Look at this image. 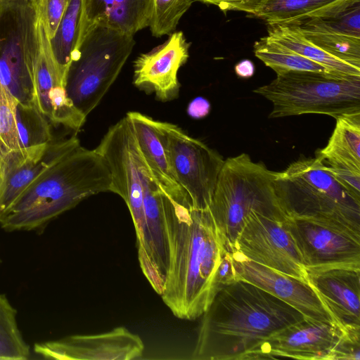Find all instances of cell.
<instances>
[{
	"mask_svg": "<svg viewBox=\"0 0 360 360\" xmlns=\"http://www.w3.org/2000/svg\"><path fill=\"white\" fill-rule=\"evenodd\" d=\"M162 193L167 265L160 296L174 316L191 321L217 293V271L227 250L209 207H195L188 194Z\"/></svg>",
	"mask_w": 360,
	"mask_h": 360,
	"instance_id": "obj_1",
	"label": "cell"
},
{
	"mask_svg": "<svg viewBox=\"0 0 360 360\" xmlns=\"http://www.w3.org/2000/svg\"><path fill=\"white\" fill-rule=\"evenodd\" d=\"M304 318L294 307L243 279L221 288L202 315L195 360H245L263 340Z\"/></svg>",
	"mask_w": 360,
	"mask_h": 360,
	"instance_id": "obj_2",
	"label": "cell"
},
{
	"mask_svg": "<svg viewBox=\"0 0 360 360\" xmlns=\"http://www.w3.org/2000/svg\"><path fill=\"white\" fill-rule=\"evenodd\" d=\"M108 164L96 149L81 145L50 165L0 219L6 231L44 227L84 198L111 191Z\"/></svg>",
	"mask_w": 360,
	"mask_h": 360,
	"instance_id": "obj_3",
	"label": "cell"
},
{
	"mask_svg": "<svg viewBox=\"0 0 360 360\" xmlns=\"http://www.w3.org/2000/svg\"><path fill=\"white\" fill-rule=\"evenodd\" d=\"M276 172L253 162L245 153L224 160L209 206L226 249L235 251L237 237L253 212L285 221L287 215L276 195Z\"/></svg>",
	"mask_w": 360,
	"mask_h": 360,
	"instance_id": "obj_4",
	"label": "cell"
},
{
	"mask_svg": "<svg viewBox=\"0 0 360 360\" xmlns=\"http://www.w3.org/2000/svg\"><path fill=\"white\" fill-rule=\"evenodd\" d=\"M274 186L287 217L333 221L360 231V200L335 180L317 156L276 172Z\"/></svg>",
	"mask_w": 360,
	"mask_h": 360,
	"instance_id": "obj_5",
	"label": "cell"
},
{
	"mask_svg": "<svg viewBox=\"0 0 360 360\" xmlns=\"http://www.w3.org/2000/svg\"><path fill=\"white\" fill-rule=\"evenodd\" d=\"M253 91L273 104L269 118L321 114L334 118L360 112V77L290 71Z\"/></svg>",
	"mask_w": 360,
	"mask_h": 360,
	"instance_id": "obj_6",
	"label": "cell"
},
{
	"mask_svg": "<svg viewBox=\"0 0 360 360\" xmlns=\"http://www.w3.org/2000/svg\"><path fill=\"white\" fill-rule=\"evenodd\" d=\"M134 44L133 35L86 22L65 85L68 98L86 117L117 79Z\"/></svg>",
	"mask_w": 360,
	"mask_h": 360,
	"instance_id": "obj_7",
	"label": "cell"
},
{
	"mask_svg": "<svg viewBox=\"0 0 360 360\" xmlns=\"http://www.w3.org/2000/svg\"><path fill=\"white\" fill-rule=\"evenodd\" d=\"M38 23L37 0L0 7V82L22 103L34 104Z\"/></svg>",
	"mask_w": 360,
	"mask_h": 360,
	"instance_id": "obj_8",
	"label": "cell"
},
{
	"mask_svg": "<svg viewBox=\"0 0 360 360\" xmlns=\"http://www.w3.org/2000/svg\"><path fill=\"white\" fill-rule=\"evenodd\" d=\"M285 223L306 270H360V231L313 218L288 217Z\"/></svg>",
	"mask_w": 360,
	"mask_h": 360,
	"instance_id": "obj_9",
	"label": "cell"
},
{
	"mask_svg": "<svg viewBox=\"0 0 360 360\" xmlns=\"http://www.w3.org/2000/svg\"><path fill=\"white\" fill-rule=\"evenodd\" d=\"M156 124L162 134L175 180L195 207L208 208L224 162L222 156L176 124L160 121Z\"/></svg>",
	"mask_w": 360,
	"mask_h": 360,
	"instance_id": "obj_10",
	"label": "cell"
},
{
	"mask_svg": "<svg viewBox=\"0 0 360 360\" xmlns=\"http://www.w3.org/2000/svg\"><path fill=\"white\" fill-rule=\"evenodd\" d=\"M95 149L106 161L110 169V192L119 195L129 210L139 250L146 237L143 184L136 141L125 117L109 128Z\"/></svg>",
	"mask_w": 360,
	"mask_h": 360,
	"instance_id": "obj_11",
	"label": "cell"
},
{
	"mask_svg": "<svg viewBox=\"0 0 360 360\" xmlns=\"http://www.w3.org/2000/svg\"><path fill=\"white\" fill-rule=\"evenodd\" d=\"M285 221L251 213L237 237L233 252L307 282V270Z\"/></svg>",
	"mask_w": 360,
	"mask_h": 360,
	"instance_id": "obj_12",
	"label": "cell"
},
{
	"mask_svg": "<svg viewBox=\"0 0 360 360\" xmlns=\"http://www.w3.org/2000/svg\"><path fill=\"white\" fill-rule=\"evenodd\" d=\"M346 333L334 321L304 316L270 335L245 360L283 358L333 360L334 352Z\"/></svg>",
	"mask_w": 360,
	"mask_h": 360,
	"instance_id": "obj_13",
	"label": "cell"
},
{
	"mask_svg": "<svg viewBox=\"0 0 360 360\" xmlns=\"http://www.w3.org/2000/svg\"><path fill=\"white\" fill-rule=\"evenodd\" d=\"M39 49L34 75V104L51 123L79 131L86 117L68 98L65 78L53 56L51 39L41 21L38 23Z\"/></svg>",
	"mask_w": 360,
	"mask_h": 360,
	"instance_id": "obj_14",
	"label": "cell"
},
{
	"mask_svg": "<svg viewBox=\"0 0 360 360\" xmlns=\"http://www.w3.org/2000/svg\"><path fill=\"white\" fill-rule=\"evenodd\" d=\"M36 354L44 359L60 360H131L144 351L141 338L123 326L96 335H74L36 343Z\"/></svg>",
	"mask_w": 360,
	"mask_h": 360,
	"instance_id": "obj_15",
	"label": "cell"
},
{
	"mask_svg": "<svg viewBox=\"0 0 360 360\" xmlns=\"http://www.w3.org/2000/svg\"><path fill=\"white\" fill-rule=\"evenodd\" d=\"M138 157L146 221L145 240L143 247L138 250V257L143 275L153 290L160 295L167 265L163 193L139 148Z\"/></svg>",
	"mask_w": 360,
	"mask_h": 360,
	"instance_id": "obj_16",
	"label": "cell"
},
{
	"mask_svg": "<svg viewBox=\"0 0 360 360\" xmlns=\"http://www.w3.org/2000/svg\"><path fill=\"white\" fill-rule=\"evenodd\" d=\"M79 146L72 136L8 153L0 165V219L39 174Z\"/></svg>",
	"mask_w": 360,
	"mask_h": 360,
	"instance_id": "obj_17",
	"label": "cell"
},
{
	"mask_svg": "<svg viewBox=\"0 0 360 360\" xmlns=\"http://www.w3.org/2000/svg\"><path fill=\"white\" fill-rule=\"evenodd\" d=\"M188 43L181 31L174 32L162 44L140 55L134 61V84L168 101L179 94L178 71L189 57Z\"/></svg>",
	"mask_w": 360,
	"mask_h": 360,
	"instance_id": "obj_18",
	"label": "cell"
},
{
	"mask_svg": "<svg viewBox=\"0 0 360 360\" xmlns=\"http://www.w3.org/2000/svg\"><path fill=\"white\" fill-rule=\"evenodd\" d=\"M306 281L335 323L360 333V270H307Z\"/></svg>",
	"mask_w": 360,
	"mask_h": 360,
	"instance_id": "obj_19",
	"label": "cell"
},
{
	"mask_svg": "<svg viewBox=\"0 0 360 360\" xmlns=\"http://www.w3.org/2000/svg\"><path fill=\"white\" fill-rule=\"evenodd\" d=\"M232 256L239 279L270 292L294 307L304 317L334 321L307 282L249 260L236 252L232 253Z\"/></svg>",
	"mask_w": 360,
	"mask_h": 360,
	"instance_id": "obj_20",
	"label": "cell"
},
{
	"mask_svg": "<svg viewBox=\"0 0 360 360\" xmlns=\"http://www.w3.org/2000/svg\"><path fill=\"white\" fill-rule=\"evenodd\" d=\"M125 117L132 129L139 150L160 188L169 195L186 192L174 179L156 120L139 112H129Z\"/></svg>",
	"mask_w": 360,
	"mask_h": 360,
	"instance_id": "obj_21",
	"label": "cell"
},
{
	"mask_svg": "<svg viewBox=\"0 0 360 360\" xmlns=\"http://www.w3.org/2000/svg\"><path fill=\"white\" fill-rule=\"evenodd\" d=\"M360 0H261L249 14L268 25H300L315 18L334 16Z\"/></svg>",
	"mask_w": 360,
	"mask_h": 360,
	"instance_id": "obj_22",
	"label": "cell"
},
{
	"mask_svg": "<svg viewBox=\"0 0 360 360\" xmlns=\"http://www.w3.org/2000/svg\"><path fill=\"white\" fill-rule=\"evenodd\" d=\"M86 23L134 35L148 27L152 0H84Z\"/></svg>",
	"mask_w": 360,
	"mask_h": 360,
	"instance_id": "obj_23",
	"label": "cell"
},
{
	"mask_svg": "<svg viewBox=\"0 0 360 360\" xmlns=\"http://www.w3.org/2000/svg\"><path fill=\"white\" fill-rule=\"evenodd\" d=\"M268 37L297 54L341 75L360 77V68L342 61L326 53L307 39L295 25H268Z\"/></svg>",
	"mask_w": 360,
	"mask_h": 360,
	"instance_id": "obj_24",
	"label": "cell"
},
{
	"mask_svg": "<svg viewBox=\"0 0 360 360\" xmlns=\"http://www.w3.org/2000/svg\"><path fill=\"white\" fill-rule=\"evenodd\" d=\"M316 156L326 162L360 170V112L336 118L328 144Z\"/></svg>",
	"mask_w": 360,
	"mask_h": 360,
	"instance_id": "obj_25",
	"label": "cell"
},
{
	"mask_svg": "<svg viewBox=\"0 0 360 360\" xmlns=\"http://www.w3.org/2000/svg\"><path fill=\"white\" fill-rule=\"evenodd\" d=\"M86 22L84 0H71L51 39L53 56L65 78L81 44Z\"/></svg>",
	"mask_w": 360,
	"mask_h": 360,
	"instance_id": "obj_26",
	"label": "cell"
},
{
	"mask_svg": "<svg viewBox=\"0 0 360 360\" xmlns=\"http://www.w3.org/2000/svg\"><path fill=\"white\" fill-rule=\"evenodd\" d=\"M253 49L255 56L274 70L277 75L290 71L333 73L323 66L271 40L268 36L257 41Z\"/></svg>",
	"mask_w": 360,
	"mask_h": 360,
	"instance_id": "obj_27",
	"label": "cell"
},
{
	"mask_svg": "<svg viewBox=\"0 0 360 360\" xmlns=\"http://www.w3.org/2000/svg\"><path fill=\"white\" fill-rule=\"evenodd\" d=\"M16 314L6 296L0 294V359L25 360L30 357V348L19 330Z\"/></svg>",
	"mask_w": 360,
	"mask_h": 360,
	"instance_id": "obj_28",
	"label": "cell"
},
{
	"mask_svg": "<svg viewBox=\"0 0 360 360\" xmlns=\"http://www.w3.org/2000/svg\"><path fill=\"white\" fill-rule=\"evenodd\" d=\"M16 127L22 148L47 144L53 139L51 122L34 104L18 101Z\"/></svg>",
	"mask_w": 360,
	"mask_h": 360,
	"instance_id": "obj_29",
	"label": "cell"
},
{
	"mask_svg": "<svg viewBox=\"0 0 360 360\" xmlns=\"http://www.w3.org/2000/svg\"><path fill=\"white\" fill-rule=\"evenodd\" d=\"M300 28L307 39L326 53L360 68V38L326 31L304 29L301 27Z\"/></svg>",
	"mask_w": 360,
	"mask_h": 360,
	"instance_id": "obj_30",
	"label": "cell"
},
{
	"mask_svg": "<svg viewBox=\"0 0 360 360\" xmlns=\"http://www.w3.org/2000/svg\"><path fill=\"white\" fill-rule=\"evenodd\" d=\"M195 0H152L148 27L153 36L172 34Z\"/></svg>",
	"mask_w": 360,
	"mask_h": 360,
	"instance_id": "obj_31",
	"label": "cell"
},
{
	"mask_svg": "<svg viewBox=\"0 0 360 360\" xmlns=\"http://www.w3.org/2000/svg\"><path fill=\"white\" fill-rule=\"evenodd\" d=\"M18 101L0 82V162L11 151L22 148L16 127Z\"/></svg>",
	"mask_w": 360,
	"mask_h": 360,
	"instance_id": "obj_32",
	"label": "cell"
},
{
	"mask_svg": "<svg viewBox=\"0 0 360 360\" xmlns=\"http://www.w3.org/2000/svg\"><path fill=\"white\" fill-rule=\"evenodd\" d=\"M299 26L360 38V1L334 16L311 19Z\"/></svg>",
	"mask_w": 360,
	"mask_h": 360,
	"instance_id": "obj_33",
	"label": "cell"
},
{
	"mask_svg": "<svg viewBox=\"0 0 360 360\" xmlns=\"http://www.w3.org/2000/svg\"><path fill=\"white\" fill-rule=\"evenodd\" d=\"M71 0H37L39 19L52 39Z\"/></svg>",
	"mask_w": 360,
	"mask_h": 360,
	"instance_id": "obj_34",
	"label": "cell"
},
{
	"mask_svg": "<svg viewBox=\"0 0 360 360\" xmlns=\"http://www.w3.org/2000/svg\"><path fill=\"white\" fill-rule=\"evenodd\" d=\"M321 160L335 180L353 197L360 200V170Z\"/></svg>",
	"mask_w": 360,
	"mask_h": 360,
	"instance_id": "obj_35",
	"label": "cell"
},
{
	"mask_svg": "<svg viewBox=\"0 0 360 360\" xmlns=\"http://www.w3.org/2000/svg\"><path fill=\"white\" fill-rule=\"evenodd\" d=\"M360 359V333H346L337 346L333 360Z\"/></svg>",
	"mask_w": 360,
	"mask_h": 360,
	"instance_id": "obj_36",
	"label": "cell"
},
{
	"mask_svg": "<svg viewBox=\"0 0 360 360\" xmlns=\"http://www.w3.org/2000/svg\"><path fill=\"white\" fill-rule=\"evenodd\" d=\"M238 279L239 278L234 266L232 253L226 250L217 271L216 286L217 291Z\"/></svg>",
	"mask_w": 360,
	"mask_h": 360,
	"instance_id": "obj_37",
	"label": "cell"
},
{
	"mask_svg": "<svg viewBox=\"0 0 360 360\" xmlns=\"http://www.w3.org/2000/svg\"><path fill=\"white\" fill-rule=\"evenodd\" d=\"M207 4L217 6L221 11L226 13L230 11H243L250 13L254 7L261 0H198Z\"/></svg>",
	"mask_w": 360,
	"mask_h": 360,
	"instance_id": "obj_38",
	"label": "cell"
},
{
	"mask_svg": "<svg viewBox=\"0 0 360 360\" xmlns=\"http://www.w3.org/2000/svg\"><path fill=\"white\" fill-rule=\"evenodd\" d=\"M210 111V103L205 98H194L188 106V114L193 118L200 119L207 116Z\"/></svg>",
	"mask_w": 360,
	"mask_h": 360,
	"instance_id": "obj_39",
	"label": "cell"
},
{
	"mask_svg": "<svg viewBox=\"0 0 360 360\" xmlns=\"http://www.w3.org/2000/svg\"><path fill=\"white\" fill-rule=\"evenodd\" d=\"M234 70L238 77L247 79L254 75L255 68L250 60L244 59L235 65Z\"/></svg>",
	"mask_w": 360,
	"mask_h": 360,
	"instance_id": "obj_40",
	"label": "cell"
},
{
	"mask_svg": "<svg viewBox=\"0 0 360 360\" xmlns=\"http://www.w3.org/2000/svg\"><path fill=\"white\" fill-rule=\"evenodd\" d=\"M11 0H0V7L6 4H7L8 2H9Z\"/></svg>",
	"mask_w": 360,
	"mask_h": 360,
	"instance_id": "obj_41",
	"label": "cell"
},
{
	"mask_svg": "<svg viewBox=\"0 0 360 360\" xmlns=\"http://www.w3.org/2000/svg\"><path fill=\"white\" fill-rule=\"evenodd\" d=\"M0 262H1V260H0Z\"/></svg>",
	"mask_w": 360,
	"mask_h": 360,
	"instance_id": "obj_42",
	"label": "cell"
}]
</instances>
